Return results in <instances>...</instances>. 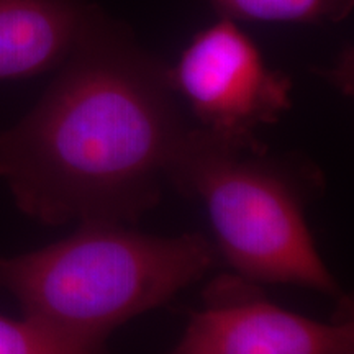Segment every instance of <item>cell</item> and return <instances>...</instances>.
<instances>
[{"label": "cell", "instance_id": "7a4b0ae2", "mask_svg": "<svg viewBox=\"0 0 354 354\" xmlns=\"http://www.w3.org/2000/svg\"><path fill=\"white\" fill-rule=\"evenodd\" d=\"M215 261V246L201 233L154 236L84 221L63 241L0 258V292L25 318L102 354L115 328L169 302Z\"/></svg>", "mask_w": 354, "mask_h": 354}, {"label": "cell", "instance_id": "5b68a950", "mask_svg": "<svg viewBox=\"0 0 354 354\" xmlns=\"http://www.w3.org/2000/svg\"><path fill=\"white\" fill-rule=\"evenodd\" d=\"M246 282H214L205 307L190 313L169 354H354L351 320L322 323L302 317L266 300Z\"/></svg>", "mask_w": 354, "mask_h": 354}, {"label": "cell", "instance_id": "8992f818", "mask_svg": "<svg viewBox=\"0 0 354 354\" xmlns=\"http://www.w3.org/2000/svg\"><path fill=\"white\" fill-rule=\"evenodd\" d=\"M95 10L81 0H0V81L63 64Z\"/></svg>", "mask_w": 354, "mask_h": 354}, {"label": "cell", "instance_id": "277c9868", "mask_svg": "<svg viewBox=\"0 0 354 354\" xmlns=\"http://www.w3.org/2000/svg\"><path fill=\"white\" fill-rule=\"evenodd\" d=\"M169 74L201 128L223 138L256 141L259 127L292 107L290 79L269 69L253 39L223 17L192 38Z\"/></svg>", "mask_w": 354, "mask_h": 354}, {"label": "cell", "instance_id": "6da1fadb", "mask_svg": "<svg viewBox=\"0 0 354 354\" xmlns=\"http://www.w3.org/2000/svg\"><path fill=\"white\" fill-rule=\"evenodd\" d=\"M59 68L37 107L0 131V179L41 223L138 220L190 130L169 68L99 10Z\"/></svg>", "mask_w": 354, "mask_h": 354}, {"label": "cell", "instance_id": "3957f363", "mask_svg": "<svg viewBox=\"0 0 354 354\" xmlns=\"http://www.w3.org/2000/svg\"><path fill=\"white\" fill-rule=\"evenodd\" d=\"M169 183L201 198L218 251L241 279L342 295L305 220L304 190L259 140L190 128Z\"/></svg>", "mask_w": 354, "mask_h": 354}, {"label": "cell", "instance_id": "ba28073f", "mask_svg": "<svg viewBox=\"0 0 354 354\" xmlns=\"http://www.w3.org/2000/svg\"><path fill=\"white\" fill-rule=\"evenodd\" d=\"M0 354H100L25 318L0 315Z\"/></svg>", "mask_w": 354, "mask_h": 354}, {"label": "cell", "instance_id": "52a82bcc", "mask_svg": "<svg viewBox=\"0 0 354 354\" xmlns=\"http://www.w3.org/2000/svg\"><path fill=\"white\" fill-rule=\"evenodd\" d=\"M223 19L286 24H336L349 17L354 0H210Z\"/></svg>", "mask_w": 354, "mask_h": 354}]
</instances>
